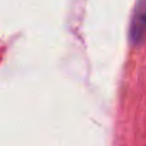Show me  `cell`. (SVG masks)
<instances>
[{
  "label": "cell",
  "mask_w": 146,
  "mask_h": 146,
  "mask_svg": "<svg viewBox=\"0 0 146 146\" xmlns=\"http://www.w3.org/2000/svg\"><path fill=\"white\" fill-rule=\"evenodd\" d=\"M129 38L133 46H139L146 40V0H138L132 13Z\"/></svg>",
  "instance_id": "1"
}]
</instances>
